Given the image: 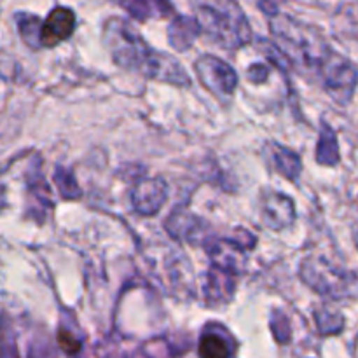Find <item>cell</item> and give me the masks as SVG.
<instances>
[{
    "instance_id": "cell-17",
    "label": "cell",
    "mask_w": 358,
    "mask_h": 358,
    "mask_svg": "<svg viewBox=\"0 0 358 358\" xmlns=\"http://www.w3.org/2000/svg\"><path fill=\"white\" fill-rule=\"evenodd\" d=\"M17 21V30H20L21 38L24 41V44H28L30 48L38 49L42 48V23L41 17L34 16V14H17L16 16Z\"/></svg>"
},
{
    "instance_id": "cell-1",
    "label": "cell",
    "mask_w": 358,
    "mask_h": 358,
    "mask_svg": "<svg viewBox=\"0 0 358 358\" xmlns=\"http://www.w3.org/2000/svg\"><path fill=\"white\" fill-rule=\"evenodd\" d=\"M101 41L110 52L112 62L121 69L175 86H191V77L184 66L173 56L150 48L129 21L117 16L108 17L101 30Z\"/></svg>"
},
{
    "instance_id": "cell-13",
    "label": "cell",
    "mask_w": 358,
    "mask_h": 358,
    "mask_svg": "<svg viewBox=\"0 0 358 358\" xmlns=\"http://www.w3.org/2000/svg\"><path fill=\"white\" fill-rule=\"evenodd\" d=\"M117 2L129 16L138 21L156 20L173 13L170 0H117Z\"/></svg>"
},
{
    "instance_id": "cell-11",
    "label": "cell",
    "mask_w": 358,
    "mask_h": 358,
    "mask_svg": "<svg viewBox=\"0 0 358 358\" xmlns=\"http://www.w3.org/2000/svg\"><path fill=\"white\" fill-rule=\"evenodd\" d=\"M164 227L177 240L189 241V243H205L206 241V234H203L206 227L205 222L185 210H177L171 213Z\"/></svg>"
},
{
    "instance_id": "cell-19",
    "label": "cell",
    "mask_w": 358,
    "mask_h": 358,
    "mask_svg": "<svg viewBox=\"0 0 358 358\" xmlns=\"http://www.w3.org/2000/svg\"><path fill=\"white\" fill-rule=\"evenodd\" d=\"M317 320H318V327H320V331L324 332V334H334V332L341 331L343 324H345L341 315L329 310L318 311Z\"/></svg>"
},
{
    "instance_id": "cell-22",
    "label": "cell",
    "mask_w": 358,
    "mask_h": 358,
    "mask_svg": "<svg viewBox=\"0 0 358 358\" xmlns=\"http://www.w3.org/2000/svg\"><path fill=\"white\" fill-rule=\"evenodd\" d=\"M355 240H357V247H358V233H357V236H355Z\"/></svg>"
},
{
    "instance_id": "cell-6",
    "label": "cell",
    "mask_w": 358,
    "mask_h": 358,
    "mask_svg": "<svg viewBox=\"0 0 358 358\" xmlns=\"http://www.w3.org/2000/svg\"><path fill=\"white\" fill-rule=\"evenodd\" d=\"M199 83L212 94L222 98L233 96L238 87V73L233 66L213 55H203L194 63Z\"/></svg>"
},
{
    "instance_id": "cell-16",
    "label": "cell",
    "mask_w": 358,
    "mask_h": 358,
    "mask_svg": "<svg viewBox=\"0 0 358 358\" xmlns=\"http://www.w3.org/2000/svg\"><path fill=\"white\" fill-rule=\"evenodd\" d=\"M271 157L273 163H275L276 171H278L280 175H283L287 180L296 182L297 178H299L301 171H303V163H301V157L297 156L294 150L273 143Z\"/></svg>"
},
{
    "instance_id": "cell-14",
    "label": "cell",
    "mask_w": 358,
    "mask_h": 358,
    "mask_svg": "<svg viewBox=\"0 0 358 358\" xmlns=\"http://www.w3.org/2000/svg\"><path fill=\"white\" fill-rule=\"evenodd\" d=\"M234 345L226 331L210 327L199 339V358H233Z\"/></svg>"
},
{
    "instance_id": "cell-5",
    "label": "cell",
    "mask_w": 358,
    "mask_h": 358,
    "mask_svg": "<svg viewBox=\"0 0 358 358\" xmlns=\"http://www.w3.org/2000/svg\"><path fill=\"white\" fill-rule=\"evenodd\" d=\"M320 84L332 100L338 101L339 105H346L355 93L358 69L348 58L336 51V55L332 56V59L322 73Z\"/></svg>"
},
{
    "instance_id": "cell-18",
    "label": "cell",
    "mask_w": 358,
    "mask_h": 358,
    "mask_svg": "<svg viewBox=\"0 0 358 358\" xmlns=\"http://www.w3.org/2000/svg\"><path fill=\"white\" fill-rule=\"evenodd\" d=\"M55 184L58 187L59 194L65 199H79L83 196V191H80L79 184L73 178L72 171L66 170V168L58 166L55 173Z\"/></svg>"
},
{
    "instance_id": "cell-10",
    "label": "cell",
    "mask_w": 358,
    "mask_h": 358,
    "mask_svg": "<svg viewBox=\"0 0 358 358\" xmlns=\"http://www.w3.org/2000/svg\"><path fill=\"white\" fill-rule=\"evenodd\" d=\"M236 266L227 262L212 261L208 275H206V299L212 303L229 301L236 289Z\"/></svg>"
},
{
    "instance_id": "cell-4",
    "label": "cell",
    "mask_w": 358,
    "mask_h": 358,
    "mask_svg": "<svg viewBox=\"0 0 358 358\" xmlns=\"http://www.w3.org/2000/svg\"><path fill=\"white\" fill-rule=\"evenodd\" d=\"M301 280L315 292L343 299L358 294V278L353 273L345 271L338 266L320 257L306 259L299 269Z\"/></svg>"
},
{
    "instance_id": "cell-20",
    "label": "cell",
    "mask_w": 358,
    "mask_h": 358,
    "mask_svg": "<svg viewBox=\"0 0 358 358\" xmlns=\"http://www.w3.org/2000/svg\"><path fill=\"white\" fill-rule=\"evenodd\" d=\"M247 76H248V79H250L254 84L266 83V80H268V77H269L268 65H262V63H255V65H252L250 69H248Z\"/></svg>"
},
{
    "instance_id": "cell-8",
    "label": "cell",
    "mask_w": 358,
    "mask_h": 358,
    "mask_svg": "<svg viewBox=\"0 0 358 358\" xmlns=\"http://www.w3.org/2000/svg\"><path fill=\"white\" fill-rule=\"evenodd\" d=\"M168 198L166 182L163 178H142L131 192V205L136 213L143 217L156 215Z\"/></svg>"
},
{
    "instance_id": "cell-7",
    "label": "cell",
    "mask_w": 358,
    "mask_h": 358,
    "mask_svg": "<svg viewBox=\"0 0 358 358\" xmlns=\"http://www.w3.org/2000/svg\"><path fill=\"white\" fill-rule=\"evenodd\" d=\"M261 220L273 231L287 229L296 220V206L289 196L282 192H266L261 199Z\"/></svg>"
},
{
    "instance_id": "cell-2",
    "label": "cell",
    "mask_w": 358,
    "mask_h": 358,
    "mask_svg": "<svg viewBox=\"0 0 358 358\" xmlns=\"http://www.w3.org/2000/svg\"><path fill=\"white\" fill-rule=\"evenodd\" d=\"M259 6L268 14L273 44L283 52L290 69L299 76L320 83L325 66L336 55L322 31L289 14L280 13L269 6V2H261Z\"/></svg>"
},
{
    "instance_id": "cell-21",
    "label": "cell",
    "mask_w": 358,
    "mask_h": 358,
    "mask_svg": "<svg viewBox=\"0 0 358 358\" xmlns=\"http://www.w3.org/2000/svg\"><path fill=\"white\" fill-rule=\"evenodd\" d=\"M59 345H62L63 348H65L66 352H70V353L77 352V350L80 348V343L77 341V339L73 338V336L70 334V332H66V331L59 332Z\"/></svg>"
},
{
    "instance_id": "cell-15",
    "label": "cell",
    "mask_w": 358,
    "mask_h": 358,
    "mask_svg": "<svg viewBox=\"0 0 358 358\" xmlns=\"http://www.w3.org/2000/svg\"><path fill=\"white\" fill-rule=\"evenodd\" d=\"M339 161H341V154H339L338 136L334 129L327 122H324L317 143V163L322 166H336Z\"/></svg>"
},
{
    "instance_id": "cell-9",
    "label": "cell",
    "mask_w": 358,
    "mask_h": 358,
    "mask_svg": "<svg viewBox=\"0 0 358 358\" xmlns=\"http://www.w3.org/2000/svg\"><path fill=\"white\" fill-rule=\"evenodd\" d=\"M76 30V14L70 7H55L42 23V48H55Z\"/></svg>"
},
{
    "instance_id": "cell-3",
    "label": "cell",
    "mask_w": 358,
    "mask_h": 358,
    "mask_svg": "<svg viewBox=\"0 0 358 358\" xmlns=\"http://www.w3.org/2000/svg\"><path fill=\"white\" fill-rule=\"evenodd\" d=\"M194 17L219 48L234 51L252 41V28L236 0H192Z\"/></svg>"
},
{
    "instance_id": "cell-12",
    "label": "cell",
    "mask_w": 358,
    "mask_h": 358,
    "mask_svg": "<svg viewBox=\"0 0 358 358\" xmlns=\"http://www.w3.org/2000/svg\"><path fill=\"white\" fill-rule=\"evenodd\" d=\"M199 35H201V28L196 17L177 16L168 27V42L175 51H189Z\"/></svg>"
}]
</instances>
